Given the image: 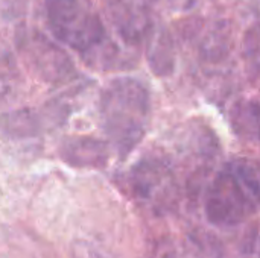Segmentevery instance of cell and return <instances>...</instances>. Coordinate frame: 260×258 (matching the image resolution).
Listing matches in <instances>:
<instances>
[{
  "mask_svg": "<svg viewBox=\"0 0 260 258\" xmlns=\"http://www.w3.org/2000/svg\"><path fill=\"white\" fill-rule=\"evenodd\" d=\"M259 255H260V248H259Z\"/></svg>",
  "mask_w": 260,
  "mask_h": 258,
  "instance_id": "cell-14",
  "label": "cell"
},
{
  "mask_svg": "<svg viewBox=\"0 0 260 258\" xmlns=\"http://www.w3.org/2000/svg\"><path fill=\"white\" fill-rule=\"evenodd\" d=\"M232 125L239 137L260 140V103L257 100H245L232 109Z\"/></svg>",
  "mask_w": 260,
  "mask_h": 258,
  "instance_id": "cell-6",
  "label": "cell"
},
{
  "mask_svg": "<svg viewBox=\"0 0 260 258\" xmlns=\"http://www.w3.org/2000/svg\"><path fill=\"white\" fill-rule=\"evenodd\" d=\"M166 169L161 163L154 160L142 161L133 170V189L134 192L145 199H149L157 187L165 182Z\"/></svg>",
  "mask_w": 260,
  "mask_h": 258,
  "instance_id": "cell-7",
  "label": "cell"
},
{
  "mask_svg": "<svg viewBox=\"0 0 260 258\" xmlns=\"http://www.w3.org/2000/svg\"><path fill=\"white\" fill-rule=\"evenodd\" d=\"M23 49L29 61L34 64L35 71L46 81H62L73 71L69 56L40 32L24 36Z\"/></svg>",
  "mask_w": 260,
  "mask_h": 258,
  "instance_id": "cell-4",
  "label": "cell"
},
{
  "mask_svg": "<svg viewBox=\"0 0 260 258\" xmlns=\"http://www.w3.org/2000/svg\"><path fill=\"white\" fill-rule=\"evenodd\" d=\"M189 246L192 249V254L195 258H222L221 245L216 240V237L206 234V233H197L189 237Z\"/></svg>",
  "mask_w": 260,
  "mask_h": 258,
  "instance_id": "cell-10",
  "label": "cell"
},
{
  "mask_svg": "<svg viewBox=\"0 0 260 258\" xmlns=\"http://www.w3.org/2000/svg\"><path fill=\"white\" fill-rule=\"evenodd\" d=\"M75 258H107L98 248L88 245V243H79L73 248Z\"/></svg>",
  "mask_w": 260,
  "mask_h": 258,
  "instance_id": "cell-11",
  "label": "cell"
},
{
  "mask_svg": "<svg viewBox=\"0 0 260 258\" xmlns=\"http://www.w3.org/2000/svg\"><path fill=\"white\" fill-rule=\"evenodd\" d=\"M2 128L12 137H32L38 129L37 116L32 111H17L2 120Z\"/></svg>",
  "mask_w": 260,
  "mask_h": 258,
  "instance_id": "cell-9",
  "label": "cell"
},
{
  "mask_svg": "<svg viewBox=\"0 0 260 258\" xmlns=\"http://www.w3.org/2000/svg\"><path fill=\"white\" fill-rule=\"evenodd\" d=\"M46 17L56 40L81 53L99 49L105 26L90 0H46Z\"/></svg>",
  "mask_w": 260,
  "mask_h": 258,
  "instance_id": "cell-2",
  "label": "cell"
},
{
  "mask_svg": "<svg viewBox=\"0 0 260 258\" xmlns=\"http://www.w3.org/2000/svg\"><path fill=\"white\" fill-rule=\"evenodd\" d=\"M61 157L75 167H102L108 160V149L102 140L76 137L62 144Z\"/></svg>",
  "mask_w": 260,
  "mask_h": 258,
  "instance_id": "cell-5",
  "label": "cell"
},
{
  "mask_svg": "<svg viewBox=\"0 0 260 258\" xmlns=\"http://www.w3.org/2000/svg\"><path fill=\"white\" fill-rule=\"evenodd\" d=\"M102 128L120 157H126L145 137L151 117L148 88L133 78L113 79L101 94Z\"/></svg>",
  "mask_w": 260,
  "mask_h": 258,
  "instance_id": "cell-1",
  "label": "cell"
},
{
  "mask_svg": "<svg viewBox=\"0 0 260 258\" xmlns=\"http://www.w3.org/2000/svg\"><path fill=\"white\" fill-rule=\"evenodd\" d=\"M154 258H177V255H175V252H174L172 249H169V248H161V249H158V251L155 252Z\"/></svg>",
  "mask_w": 260,
  "mask_h": 258,
  "instance_id": "cell-12",
  "label": "cell"
},
{
  "mask_svg": "<svg viewBox=\"0 0 260 258\" xmlns=\"http://www.w3.org/2000/svg\"><path fill=\"white\" fill-rule=\"evenodd\" d=\"M149 46V65L158 76H166L174 70V47L169 35L165 30H158Z\"/></svg>",
  "mask_w": 260,
  "mask_h": 258,
  "instance_id": "cell-8",
  "label": "cell"
},
{
  "mask_svg": "<svg viewBox=\"0 0 260 258\" xmlns=\"http://www.w3.org/2000/svg\"><path fill=\"white\" fill-rule=\"evenodd\" d=\"M256 2H257V3H260V0H256Z\"/></svg>",
  "mask_w": 260,
  "mask_h": 258,
  "instance_id": "cell-13",
  "label": "cell"
},
{
  "mask_svg": "<svg viewBox=\"0 0 260 258\" xmlns=\"http://www.w3.org/2000/svg\"><path fill=\"white\" fill-rule=\"evenodd\" d=\"M207 220L216 227H235L257 211L248 190L229 164L215 176L204 204Z\"/></svg>",
  "mask_w": 260,
  "mask_h": 258,
  "instance_id": "cell-3",
  "label": "cell"
}]
</instances>
